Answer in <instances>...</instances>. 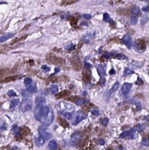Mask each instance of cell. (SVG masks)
Here are the masks:
<instances>
[{"label": "cell", "instance_id": "41", "mask_svg": "<svg viewBox=\"0 0 149 150\" xmlns=\"http://www.w3.org/2000/svg\"><path fill=\"white\" fill-rule=\"evenodd\" d=\"M24 83L25 85H30L32 82V80L30 78H25L24 80Z\"/></svg>", "mask_w": 149, "mask_h": 150}, {"label": "cell", "instance_id": "36", "mask_svg": "<svg viewBox=\"0 0 149 150\" xmlns=\"http://www.w3.org/2000/svg\"><path fill=\"white\" fill-rule=\"evenodd\" d=\"M60 114L64 116L66 119L70 120L72 118V116L71 115V113H69V112H60Z\"/></svg>", "mask_w": 149, "mask_h": 150}, {"label": "cell", "instance_id": "2", "mask_svg": "<svg viewBox=\"0 0 149 150\" xmlns=\"http://www.w3.org/2000/svg\"><path fill=\"white\" fill-rule=\"evenodd\" d=\"M46 60L48 63L57 66L63 65L65 62V61L64 59L57 57L52 53L47 54Z\"/></svg>", "mask_w": 149, "mask_h": 150}, {"label": "cell", "instance_id": "13", "mask_svg": "<svg viewBox=\"0 0 149 150\" xmlns=\"http://www.w3.org/2000/svg\"><path fill=\"white\" fill-rule=\"evenodd\" d=\"M71 94V92L69 90H64L63 91H62L58 94H56V99H61L68 97Z\"/></svg>", "mask_w": 149, "mask_h": 150}, {"label": "cell", "instance_id": "16", "mask_svg": "<svg viewBox=\"0 0 149 150\" xmlns=\"http://www.w3.org/2000/svg\"><path fill=\"white\" fill-rule=\"evenodd\" d=\"M57 121L58 123L64 128H68L69 127L68 123L65 119L62 118L60 117H58L57 118Z\"/></svg>", "mask_w": 149, "mask_h": 150}, {"label": "cell", "instance_id": "18", "mask_svg": "<svg viewBox=\"0 0 149 150\" xmlns=\"http://www.w3.org/2000/svg\"><path fill=\"white\" fill-rule=\"evenodd\" d=\"M128 102L130 104H135L137 106L138 109H140L142 107V105L139 101H138L136 98H132L130 99L129 101H128Z\"/></svg>", "mask_w": 149, "mask_h": 150}, {"label": "cell", "instance_id": "34", "mask_svg": "<svg viewBox=\"0 0 149 150\" xmlns=\"http://www.w3.org/2000/svg\"><path fill=\"white\" fill-rule=\"evenodd\" d=\"M83 79L85 81L90 82L91 80V76L90 74L88 73H84L83 74Z\"/></svg>", "mask_w": 149, "mask_h": 150}, {"label": "cell", "instance_id": "35", "mask_svg": "<svg viewBox=\"0 0 149 150\" xmlns=\"http://www.w3.org/2000/svg\"><path fill=\"white\" fill-rule=\"evenodd\" d=\"M19 102V101L18 99H13V100L11 101V104L10 105V108H13L16 105H17Z\"/></svg>", "mask_w": 149, "mask_h": 150}, {"label": "cell", "instance_id": "1", "mask_svg": "<svg viewBox=\"0 0 149 150\" xmlns=\"http://www.w3.org/2000/svg\"><path fill=\"white\" fill-rule=\"evenodd\" d=\"M35 117L37 120L46 125H49L54 119V111L51 108L38 104L34 109Z\"/></svg>", "mask_w": 149, "mask_h": 150}, {"label": "cell", "instance_id": "10", "mask_svg": "<svg viewBox=\"0 0 149 150\" xmlns=\"http://www.w3.org/2000/svg\"><path fill=\"white\" fill-rule=\"evenodd\" d=\"M132 86V84L127 83H125L123 85L121 89V91L124 95H126L129 93Z\"/></svg>", "mask_w": 149, "mask_h": 150}, {"label": "cell", "instance_id": "5", "mask_svg": "<svg viewBox=\"0 0 149 150\" xmlns=\"http://www.w3.org/2000/svg\"><path fill=\"white\" fill-rule=\"evenodd\" d=\"M133 45L134 46L135 49L140 53L144 52L147 48L146 43L143 39H138L134 42Z\"/></svg>", "mask_w": 149, "mask_h": 150}, {"label": "cell", "instance_id": "14", "mask_svg": "<svg viewBox=\"0 0 149 150\" xmlns=\"http://www.w3.org/2000/svg\"><path fill=\"white\" fill-rule=\"evenodd\" d=\"M86 118H87V116L86 115H85L83 113L80 112L77 114V117H76V120L73 123H72V124L74 125H76L78 124L79 123H80L83 120L85 119Z\"/></svg>", "mask_w": 149, "mask_h": 150}, {"label": "cell", "instance_id": "29", "mask_svg": "<svg viewBox=\"0 0 149 150\" xmlns=\"http://www.w3.org/2000/svg\"><path fill=\"white\" fill-rule=\"evenodd\" d=\"M88 102H89V101L88 99H82L78 100L77 101H76V105L78 106H81L86 104H87Z\"/></svg>", "mask_w": 149, "mask_h": 150}, {"label": "cell", "instance_id": "15", "mask_svg": "<svg viewBox=\"0 0 149 150\" xmlns=\"http://www.w3.org/2000/svg\"><path fill=\"white\" fill-rule=\"evenodd\" d=\"M103 20L105 22H107L109 23L110 25L113 26H114L115 25V22L114 20L111 19L109 16V15L107 13H105L103 15Z\"/></svg>", "mask_w": 149, "mask_h": 150}, {"label": "cell", "instance_id": "33", "mask_svg": "<svg viewBox=\"0 0 149 150\" xmlns=\"http://www.w3.org/2000/svg\"><path fill=\"white\" fill-rule=\"evenodd\" d=\"M117 12L120 15H125L129 12V10L126 8H119Z\"/></svg>", "mask_w": 149, "mask_h": 150}, {"label": "cell", "instance_id": "22", "mask_svg": "<svg viewBox=\"0 0 149 150\" xmlns=\"http://www.w3.org/2000/svg\"><path fill=\"white\" fill-rule=\"evenodd\" d=\"M14 36H15V34L13 33H8L4 36L1 37L0 39V43L5 42L6 40H7V39L12 38V37H14Z\"/></svg>", "mask_w": 149, "mask_h": 150}, {"label": "cell", "instance_id": "4", "mask_svg": "<svg viewBox=\"0 0 149 150\" xmlns=\"http://www.w3.org/2000/svg\"><path fill=\"white\" fill-rule=\"evenodd\" d=\"M138 131L137 127H133L128 130L124 131L119 135V137L121 138H127L129 139H134L135 137V133Z\"/></svg>", "mask_w": 149, "mask_h": 150}, {"label": "cell", "instance_id": "30", "mask_svg": "<svg viewBox=\"0 0 149 150\" xmlns=\"http://www.w3.org/2000/svg\"><path fill=\"white\" fill-rule=\"evenodd\" d=\"M27 37V35H24L23 36H22V37H20V38H16L15 39H13L11 43H10V45H13V44H15V43H17L18 42H19L20 41H21L22 40L25 39Z\"/></svg>", "mask_w": 149, "mask_h": 150}, {"label": "cell", "instance_id": "11", "mask_svg": "<svg viewBox=\"0 0 149 150\" xmlns=\"http://www.w3.org/2000/svg\"><path fill=\"white\" fill-rule=\"evenodd\" d=\"M119 82H116L115 83L114 85L113 86V87L109 91L107 92V94H106V97H108V98H110V96L112 95L113 93H114L116 91H117L118 89L119 88Z\"/></svg>", "mask_w": 149, "mask_h": 150}, {"label": "cell", "instance_id": "51", "mask_svg": "<svg viewBox=\"0 0 149 150\" xmlns=\"http://www.w3.org/2000/svg\"><path fill=\"white\" fill-rule=\"evenodd\" d=\"M91 66V65H90V64H89V63H85V64H84V67H85V68H86V69H89L90 67Z\"/></svg>", "mask_w": 149, "mask_h": 150}, {"label": "cell", "instance_id": "46", "mask_svg": "<svg viewBox=\"0 0 149 150\" xmlns=\"http://www.w3.org/2000/svg\"><path fill=\"white\" fill-rule=\"evenodd\" d=\"M108 123V119L107 118H105L103 120L102 122V125L105 126H106L107 125Z\"/></svg>", "mask_w": 149, "mask_h": 150}, {"label": "cell", "instance_id": "19", "mask_svg": "<svg viewBox=\"0 0 149 150\" xmlns=\"http://www.w3.org/2000/svg\"><path fill=\"white\" fill-rule=\"evenodd\" d=\"M44 138L42 137H38L35 138V142L38 147L42 146L44 144Z\"/></svg>", "mask_w": 149, "mask_h": 150}, {"label": "cell", "instance_id": "38", "mask_svg": "<svg viewBox=\"0 0 149 150\" xmlns=\"http://www.w3.org/2000/svg\"><path fill=\"white\" fill-rule=\"evenodd\" d=\"M90 112L93 116H98L100 115V111L98 110H97V109H92L91 110Z\"/></svg>", "mask_w": 149, "mask_h": 150}, {"label": "cell", "instance_id": "24", "mask_svg": "<svg viewBox=\"0 0 149 150\" xmlns=\"http://www.w3.org/2000/svg\"><path fill=\"white\" fill-rule=\"evenodd\" d=\"M149 20V14L147 13L142 15L140 23L141 25H144Z\"/></svg>", "mask_w": 149, "mask_h": 150}, {"label": "cell", "instance_id": "8", "mask_svg": "<svg viewBox=\"0 0 149 150\" xmlns=\"http://www.w3.org/2000/svg\"><path fill=\"white\" fill-rule=\"evenodd\" d=\"M98 72L100 76V84L101 85H104L105 84V66L103 65H99L97 67Z\"/></svg>", "mask_w": 149, "mask_h": 150}, {"label": "cell", "instance_id": "54", "mask_svg": "<svg viewBox=\"0 0 149 150\" xmlns=\"http://www.w3.org/2000/svg\"><path fill=\"white\" fill-rule=\"evenodd\" d=\"M145 120L147 121V122H148L149 123V115L146 116L145 117Z\"/></svg>", "mask_w": 149, "mask_h": 150}, {"label": "cell", "instance_id": "49", "mask_svg": "<svg viewBox=\"0 0 149 150\" xmlns=\"http://www.w3.org/2000/svg\"><path fill=\"white\" fill-rule=\"evenodd\" d=\"M109 73L110 74V75H114L116 73V72L115 71V69L113 68V69H112L110 70Z\"/></svg>", "mask_w": 149, "mask_h": 150}, {"label": "cell", "instance_id": "9", "mask_svg": "<svg viewBox=\"0 0 149 150\" xmlns=\"http://www.w3.org/2000/svg\"><path fill=\"white\" fill-rule=\"evenodd\" d=\"M123 43L129 49H131L132 46L133 44H132V40L131 35L130 34H126L124 36L123 38Z\"/></svg>", "mask_w": 149, "mask_h": 150}, {"label": "cell", "instance_id": "17", "mask_svg": "<svg viewBox=\"0 0 149 150\" xmlns=\"http://www.w3.org/2000/svg\"><path fill=\"white\" fill-rule=\"evenodd\" d=\"M32 106V103L30 101H24L22 102V108L24 111H27L30 109Z\"/></svg>", "mask_w": 149, "mask_h": 150}, {"label": "cell", "instance_id": "31", "mask_svg": "<svg viewBox=\"0 0 149 150\" xmlns=\"http://www.w3.org/2000/svg\"><path fill=\"white\" fill-rule=\"evenodd\" d=\"M77 1H78L77 0H64L61 3L63 5L66 6V5H71L72 4L75 3Z\"/></svg>", "mask_w": 149, "mask_h": 150}, {"label": "cell", "instance_id": "44", "mask_svg": "<svg viewBox=\"0 0 149 150\" xmlns=\"http://www.w3.org/2000/svg\"><path fill=\"white\" fill-rule=\"evenodd\" d=\"M75 48V46L74 45H73V44H71L68 45L66 48V49L67 50H73Z\"/></svg>", "mask_w": 149, "mask_h": 150}, {"label": "cell", "instance_id": "55", "mask_svg": "<svg viewBox=\"0 0 149 150\" xmlns=\"http://www.w3.org/2000/svg\"><path fill=\"white\" fill-rule=\"evenodd\" d=\"M87 94H87V92L86 91H84V92H83V94L84 95H87Z\"/></svg>", "mask_w": 149, "mask_h": 150}, {"label": "cell", "instance_id": "57", "mask_svg": "<svg viewBox=\"0 0 149 150\" xmlns=\"http://www.w3.org/2000/svg\"></svg>", "mask_w": 149, "mask_h": 150}, {"label": "cell", "instance_id": "26", "mask_svg": "<svg viewBox=\"0 0 149 150\" xmlns=\"http://www.w3.org/2000/svg\"><path fill=\"white\" fill-rule=\"evenodd\" d=\"M138 16L137 15L132 14L130 18V22L132 25H135L137 24Z\"/></svg>", "mask_w": 149, "mask_h": 150}, {"label": "cell", "instance_id": "50", "mask_svg": "<svg viewBox=\"0 0 149 150\" xmlns=\"http://www.w3.org/2000/svg\"><path fill=\"white\" fill-rule=\"evenodd\" d=\"M98 143L100 145H103L105 144V142L104 140H103L102 139H100L98 140Z\"/></svg>", "mask_w": 149, "mask_h": 150}, {"label": "cell", "instance_id": "48", "mask_svg": "<svg viewBox=\"0 0 149 150\" xmlns=\"http://www.w3.org/2000/svg\"><path fill=\"white\" fill-rule=\"evenodd\" d=\"M142 10L145 12H149V4L148 5H147L146 7H143L142 8Z\"/></svg>", "mask_w": 149, "mask_h": 150}, {"label": "cell", "instance_id": "21", "mask_svg": "<svg viewBox=\"0 0 149 150\" xmlns=\"http://www.w3.org/2000/svg\"><path fill=\"white\" fill-rule=\"evenodd\" d=\"M12 130L14 132V133L15 134V137L17 138L18 139H19L21 138V134L19 130L18 127L17 126L15 125L12 128Z\"/></svg>", "mask_w": 149, "mask_h": 150}, {"label": "cell", "instance_id": "39", "mask_svg": "<svg viewBox=\"0 0 149 150\" xmlns=\"http://www.w3.org/2000/svg\"><path fill=\"white\" fill-rule=\"evenodd\" d=\"M117 59L119 60H124V59H127V57L125 56L124 54H119L116 56Z\"/></svg>", "mask_w": 149, "mask_h": 150}, {"label": "cell", "instance_id": "40", "mask_svg": "<svg viewBox=\"0 0 149 150\" xmlns=\"http://www.w3.org/2000/svg\"><path fill=\"white\" fill-rule=\"evenodd\" d=\"M41 69L42 70L43 72H47L50 70V68L46 65H42Z\"/></svg>", "mask_w": 149, "mask_h": 150}, {"label": "cell", "instance_id": "6", "mask_svg": "<svg viewBox=\"0 0 149 150\" xmlns=\"http://www.w3.org/2000/svg\"><path fill=\"white\" fill-rule=\"evenodd\" d=\"M82 136L79 131H77L73 133L71 137V143L73 146L78 145L82 140Z\"/></svg>", "mask_w": 149, "mask_h": 150}, {"label": "cell", "instance_id": "25", "mask_svg": "<svg viewBox=\"0 0 149 150\" xmlns=\"http://www.w3.org/2000/svg\"><path fill=\"white\" fill-rule=\"evenodd\" d=\"M69 21L70 22V24L71 26H74L77 25L78 23V19L76 17L73 16H71L69 17Z\"/></svg>", "mask_w": 149, "mask_h": 150}, {"label": "cell", "instance_id": "12", "mask_svg": "<svg viewBox=\"0 0 149 150\" xmlns=\"http://www.w3.org/2000/svg\"><path fill=\"white\" fill-rule=\"evenodd\" d=\"M19 78V76L18 75L8 76L7 77H6L5 79L1 80L0 83L2 84V83H9L11 82L15 81Z\"/></svg>", "mask_w": 149, "mask_h": 150}, {"label": "cell", "instance_id": "23", "mask_svg": "<svg viewBox=\"0 0 149 150\" xmlns=\"http://www.w3.org/2000/svg\"><path fill=\"white\" fill-rule=\"evenodd\" d=\"M27 91L29 93L33 94L36 93L37 91V89L36 85H32L28 86L26 89Z\"/></svg>", "mask_w": 149, "mask_h": 150}, {"label": "cell", "instance_id": "37", "mask_svg": "<svg viewBox=\"0 0 149 150\" xmlns=\"http://www.w3.org/2000/svg\"><path fill=\"white\" fill-rule=\"evenodd\" d=\"M134 73V72L130 70L129 69H125L124 71V75L123 76H126L130 74H132Z\"/></svg>", "mask_w": 149, "mask_h": 150}, {"label": "cell", "instance_id": "20", "mask_svg": "<svg viewBox=\"0 0 149 150\" xmlns=\"http://www.w3.org/2000/svg\"><path fill=\"white\" fill-rule=\"evenodd\" d=\"M48 146L49 150H57V144L55 140L50 141L48 143Z\"/></svg>", "mask_w": 149, "mask_h": 150}, {"label": "cell", "instance_id": "43", "mask_svg": "<svg viewBox=\"0 0 149 150\" xmlns=\"http://www.w3.org/2000/svg\"><path fill=\"white\" fill-rule=\"evenodd\" d=\"M7 95L10 97H14L17 96V94H16L15 91H13V90H10L8 91L7 93Z\"/></svg>", "mask_w": 149, "mask_h": 150}, {"label": "cell", "instance_id": "27", "mask_svg": "<svg viewBox=\"0 0 149 150\" xmlns=\"http://www.w3.org/2000/svg\"><path fill=\"white\" fill-rule=\"evenodd\" d=\"M35 102L37 104H42L46 103V100L43 97H37L35 99Z\"/></svg>", "mask_w": 149, "mask_h": 150}, {"label": "cell", "instance_id": "32", "mask_svg": "<svg viewBox=\"0 0 149 150\" xmlns=\"http://www.w3.org/2000/svg\"><path fill=\"white\" fill-rule=\"evenodd\" d=\"M140 9L139 7L138 6H135L132 10V14H134L139 16V15L140 14Z\"/></svg>", "mask_w": 149, "mask_h": 150}, {"label": "cell", "instance_id": "56", "mask_svg": "<svg viewBox=\"0 0 149 150\" xmlns=\"http://www.w3.org/2000/svg\"><path fill=\"white\" fill-rule=\"evenodd\" d=\"M140 0V1H145L146 2H148V1H149V0Z\"/></svg>", "mask_w": 149, "mask_h": 150}, {"label": "cell", "instance_id": "3", "mask_svg": "<svg viewBox=\"0 0 149 150\" xmlns=\"http://www.w3.org/2000/svg\"><path fill=\"white\" fill-rule=\"evenodd\" d=\"M71 64L74 69L76 71H80L82 65L81 59L77 55H73L71 59Z\"/></svg>", "mask_w": 149, "mask_h": 150}, {"label": "cell", "instance_id": "7", "mask_svg": "<svg viewBox=\"0 0 149 150\" xmlns=\"http://www.w3.org/2000/svg\"><path fill=\"white\" fill-rule=\"evenodd\" d=\"M47 125H44L39 126L38 128V132L39 133V135L42 137L44 139H46L47 140H48L51 138L52 135L51 134L47 132L46 131L47 130Z\"/></svg>", "mask_w": 149, "mask_h": 150}, {"label": "cell", "instance_id": "28", "mask_svg": "<svg viewBox=\"0 0 149 150\" xmlns=\"http://www.w3.org/2000/svg\"><path fill=\"white\" fill-rule=\"evenodd\" d=\"M50 90L52 94H55L59 91V88L56 85H52L50 87Z\"/></svg>", "mask_w": 149, "mask_h": 150}, {"label": "cell", "instance_id": "47", "mask_svg": "<svg viewBox=\"0 0 149 150\" xmlns=\"http://www.w3.org/2000/svg\"><path fill=\"white\" fill-rule=\"evenodd\" d=\"M83 18L86 20H90L91 18V15L90 14H85L83 15Z\"/></svg>", "mask_w": 149, "mask_h": 150}, {"label": "cell", "instance_id": "45", "mask_svg": "<svg viewBox=\"0 0 149 150\" xmlns=\"http://www.w3.org/2000/svg\"><path fill=\"white\" fill-rule=\"evenodd\" d=\"M136 84L137 85H142L143 84V81L142 80V79L140 78L139 77H138Z\"/></svg>", "mask_w": 149, "mask_h": 150}, {"label": "cell", "instance_id": "42", "mask_svg": "<svg viewBox=\"0 0 149 150\" xmlns=\"http://www.w3.org/2000/svg\"><path fill=\"white\" fill-rule=\"evenodd\" d=\"M142 145L145 146H149V139L146 138L143 140L141 142Z\"/></svg>", "mask_w": 149, "mask_h": 150}, {"label": "cell", "instance_id": "52", "mask_svg": "<svg viewBox=\"0 0 149 150\" xmlns=\"http://www.w3.org/2000/svg\"><path fill=\"white\" fill-rule=\"evenodd\" d=\"M60 69L59 68H56L55 69V72H54V74H53V75L58 73V72H60Z\"/></svg>", "mask_w": 149, "mask_h": 150}, {"label": "cell", "instance_id": "53", "mask_svg": "<svg viewBox=\"0 0 149 150\" xmlns=\"http://www.w3.org/2000/svg\"><path fill=\"white\" fill-rule=\"evenodd\" d=\"M103 58L105 59H108L110 58V56L108 54H105L103 56Z\"/></svg>", "mask_w": 149, "mask_h": 150}]
</instances>
